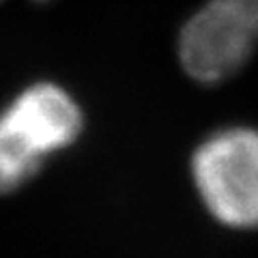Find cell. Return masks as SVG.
Segmentation results:
<instances>
[{"instance_id": "cell-3", "label": "cell", "mask_w": 258, "mask_h": 258, "mask_svg": "<svg viewBox=\"0 0 258 258\" xmlns=\"http://www.w3.org/2000/svg\"><path fill=\"white\" fill-rule=\"evenodd\" d=\"M258 41L235 0H207L179 37L183 69L205 84H215L245 67Z\"/></svg>"}, {"instance_id": "cell-2", "label": "cell", "mask_w": 258, "mask_h": 258, "mask_svg": "<svg viewBox=\"0 0 258 258\" xmlns=\"http://www.w3.org/2000/svg\"><path fill=\"white\" fill-rule=\"evenodd\" d=\"M191 174L203 203L222 224L258 226V129L211 134L194 153Z\"/></svg>"}, {"instance_id": "cell-1", "label": "cell", "mask_w": 258, "mask_h": 258, "mask_svg": "<svg viewBox=\"0 0 258 258\" xmlns=\"http://www.w3.org/2000/svg\"><path fill=\"white\" fill-rule=\"evenodd\" d=\"M84 127L78 101L58 84H32L0 112V194L22 187Z\"/></svg>"}, {"instance_id": "cell-4", "label": "cell", "mask_w": 258, "mask_h": 258, "mask_svg": "<svg viewBox=\"0 0 258 258\" xmlns=\"http://www.w3.org/2000/svg\"><path fill=\"white\" fill-rule=\"evenodd\" d=\"M235 3H237L239 9L243 11L247 22L252 24V28H254L256 37H258V0H235Z\"/></svg>"}]
</instances>
